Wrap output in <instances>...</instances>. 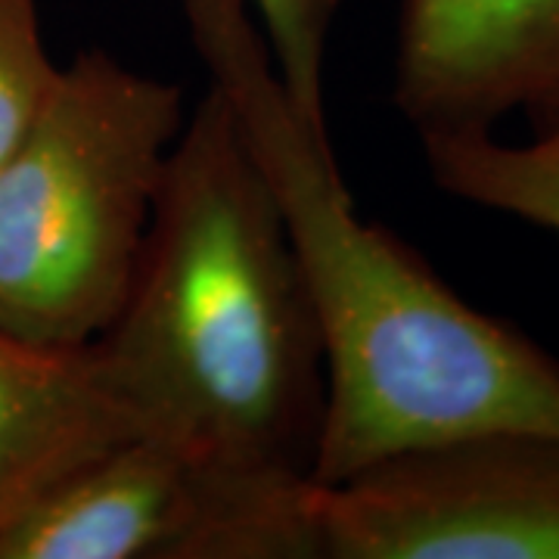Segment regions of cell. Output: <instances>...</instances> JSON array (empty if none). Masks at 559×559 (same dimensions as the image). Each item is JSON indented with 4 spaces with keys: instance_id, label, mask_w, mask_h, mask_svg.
<instances>
[{
    "instance_id": "2",
    "label": "cell",
    "mask_w": 559,
    "mask_h": 559,
    "mask_svg": "<svg viewBox=\"0 0 559 559\" xmlns=\"http://www.w3.org/2000/svg\"><path fill=\"white\" fill-rule=\"evenodd\" d=\"M180 3L209 84L277 200L318 318L326 407L314 481L479 432L559 436L557 360L358 218L333 143L296 112L249 3Z\"/></svg>"
},
{
    "instance_id": "7",
    "label": "cell",
    "mask_w": 559,
    "mask_h": 559,
    "mask_svg": "<svg viewBox=\"0 0 559 559\" xmlns=\"http://www.w3.org/2000/svg\"><path fill=\"white\" fill-rule=\"evenodd\" d=\"M143 436L100 355L40 348L0 330V532L62 479Z\"/></svg>"
},
{
    "instance_id": "9",
    "label": "cell",
    "mask_w": 559,
    "mask_h": 559,
    "mask_svg": "<svg viewBox=\"0 0 559 559\" xmlns=\"http://www.w3.org/2000/svg\"><path fill=\"white\" fill-rule=\"evenodd\" d=\"M267 40L289 100L318 134L330 138L326 119V50L342 0H246Z\"/></svg>"
},
{
    "instance_id": "3",
    "label": "cell",
    "mask_w": 559,
    "mask_h": 559,
    "mask_svg": "<svg viewBox=\"0 0 559 559\" xmlns=\"http://www.w3.org/2000/svg\"><path fill=\"white\" fill-rule=\"evenodd\" d=\"M183 91L81 50L0 162V330L84 348L119 318L138 271Z\"/></svg>"
},
{
    "instance_id": "11",
    "label": "cell",
    "mask_w": 559,
    "mask_h": 559,
    "mask_svg": "<svg viewBox=\"0 0 559 559\" xmlns=\"http://www.w3.org/2000/svg\"><path fill=\"white\" fill-rule=\"evenodd\" d=\"M532 124H535V138H559V103L544 109V112H535L528 116Z\"/></svg>"
},
{
    "instance_id": "4",
    "label": "cell",
    "mask_w": 559,
    "mask_h": 559,
    "mask_svg": "<svg viewBox=\"0 0 559 559\" xmlns=\"http://www.w3.org/2000/svg\"><path fill=\"white\" fill-rule=\"evenodd\" d=\"M314 559H559V436L439 441L311 488Z\"/></svg>"
},
{
    "instance_id": "8",
    "label": "cell",
    "mask_w": 559,
    "mask_h": 559,
    "mask_svg": "<svg viewBox=\"0 0 559 559\" xmlns=\"http://www.w3.org/2000/svg\"><path fill=\"white\" fill-rule=\"evenodd\" d=\"M423 156L444 193L559 237V138L510 146L495 131H423Z\"/></svg>"
},
{
    "instance_id": "5",
    "label": "cell",
    "mask_w": 559,
    "mask_h": 559,
    "mask_svg": "<svg viewBox=\"0 0 559 559\" xmlns=\"http://www.w3.org/2000/svg\"><path fill=\"white\" fill-rule=\"evenodd\" d=\"M0 559H314L308 510L246 498L171 441L134 436L0 532Z\"/></svg>"
},
{
    "instance_id": "6",
    "label": "cell",
    "mask_w": 559,
    "mask_h": 559,
    "mask_svg": "<svg viewBox=\"0 0 559 559\" xmlns=\"http://www.w3.org/2000/svg\"><path fill=\"white\" fill-rule=\"evenodd\" d=\"M392 103L423 131L559 103V0H401Z\"/></svg>"
},
{
    "instance_id": "10",
    "label": "cell",
    "mask_w": 559,
    "mask_h": 559,
    "mask_svg": "<svg viewBox=\"0 0 559 559\" xmlns=\"http://www.w3.org/2000/svg\"><path fill=\"white\" fill-rule=\"evenodd\" d=\"M57 69L40 38L38 0H0V162L35 119Z\"/></svg>"
},
{
    "instance_id": "1",
    "label": "cell",
    "mask_w": 559,
    "mask_h": 559,
    "mask_svg": "<svg viewBox=\"0 0 559 559\" xmlns=\"http://www.w3.org/2000/svg\"><path fill=\"white\" fill-rule=\"evenodd\" d=\"M94 348L143 436L264 507L308 510L323 342L277 200L212 84L168 153L128 299Z\"/></svg>"
}]
</instances>
